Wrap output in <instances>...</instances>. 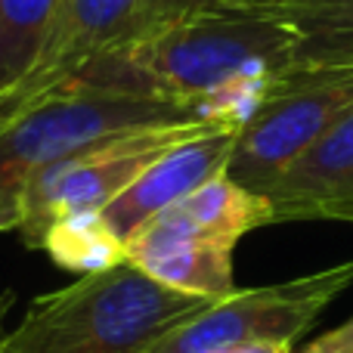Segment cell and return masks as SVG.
<instances>
[{"instance_id": "obj_1", "label": "cell", "mask_w": 353, "mask_h": 353, "mask_svg": "<svg viewBox=\"0 0 353 353\" xmlns=\"http://www.w3.org/2000/svg\"><path fill=\"white\" fill-rule=\"evenodd\" d=\"M292 28L270 12L208 10L140 31L59 90L134 93L245 124L292 68Z\"/></svg>"}, {"instance_id": "obj_2", "label": "cell", "mask_w": 353, "mask_h": 353, "mask_svg": "<svg viewBox=\"0 0 353 353\" xmlns=\"http://www.w3.org/2000/svg\"><path fill=\"white\" fill-rule=\"evenodd\" d=\"M211 304L171 292L124 261L34 298L0 353H152Z\"/></svg>"}, {"instance_id": "obj_3", "label": "cell", "mask_w": 353, "mask_h": 353, "mask_svg": "<svg viewBox=\"0 0 353 353\" xmlns=\"http://www.w3.org/2000/svg\"><path fill=\"white\" fill-rule=\"evenodd\" d=\"M186 118L201 115L161 99L81 87L50 93L47 99L28 105L0 130V232L19 230L25 189L53 161L118 130L174 124Z\"/></svg>"}, {"instance_id": "obj_4", "label": "cell", "mask_w": 353, "mask_h": 353, "mask_svg": "<svg viewBox=\"0 0 353 353\" xmlns=\"http://www.w3.org/2000/svg\"><path fill=\"white\" fill-rule=\"evenodd\" d=\"M223 121L230 118H186L174 124L118 130V134L99 137L74 149L65 159L53 161L47 171L31 180V186L22 195L19 232L25 245L37 248L41 236L62 217L105 211L165 152Z\"/></svg>"}, {"instance_id": "obj_5", "label": "cell", "mask_w": 353, "mask_h": 353, "mask_svg": "<svg viewBox=\"0 0 353 353\" xmlns=\"http://www.w3.org/2000/svg\"><path fill=\"white\" fill-rule=\"evenodd\" d=\"M353 109V65L288 68L242 124L226 176L261 192Z\"/></svg>"}, {"instance_id": "obj_6", "label": "cell", "mask_w": 353, "mask_h": 353, "mask_svg": "<svg viewBox=\"0 0 353 353\" xmlns=\"http://www.w3.org/2000/svg\"><path fill=\"white\" fill-rule=\"evenodd\" d=\"M353 282V263L325 267L263 288H239L176 329L152 353H217L251 341L292 344L313 329L319 313Z\"/></svg>"}, {"instance_id": "obj_7", "label": "cell", "mask_w": 353, "mask_h": 353, "mask_svg": "<svg viewBox=\"0 0 353 353\" xmlns=\"http://www.w3.org/2000/svg\"><path fill=\"white\" fill-rule=\"evenodd\" d=\"M143 10L146 0H65L41 65L22 87L0 97L6 124L16 121L28 105L56 93L74 72L140 34Z\"/></svg>"}, {"instance_id": "obj_8", "label": "cell", "mask_w": 353, "mask_h": 353, "mask_svg": "<svg viewBox=\"0 0 353 353\" xmlns=\"http://www.w3.org/2000/svg\"><path fill=\"white\" fill-rule=\"evenodd\" d=\"M239 130H242L239 121H223L165 152L128 192H121L105 211H99L109 230L121 242H128L146 220L171 208L174 201L186 199L208 180L226 174Z\"/></svg>"}, {"instance_id": "obj_9", "label": "cell", "mask_w": 353, "mask_h": 353, "mask_svg": "<svg viewBox=\"0 0 353 353\" xmlns=\"http://www.w3.org/2000/svg\"><path fill=\"white\" fill-rule=\"evenodd\" d=\"M257 195L270 201L273 223H353V109Z\"/></svg>"}, {"instance_id": "obj_10", "label": "cell", "mask_w": 353, "mask_h": 353, "mask_svg": "<svg viewBox=\"0 0 353 353\" xmlns=\"http://www.w3.org/2000/svg\"><path fill=\"white\" fill-rule=\"evenodd\" d=\"M236 242L199 236L152 217L124 242V257L171 292L223 301L239 292L232 273Z\"/></svg>"}, {"instance_id": "obj_11", "label": "cell", "mask_w": 353, "mask_h": 353, "mask_svg": "<svg viewBox=\"0 0 353 353\" xmlns=\"http://www.w3.org/2000/svg\"><path fill=\"white\" fill-rule=\"evenodd\" d=\"M155 217L171 226H180V230L211 239H226V242H239L245 232L273 223L270 201L263 195L251 192V189L239 186L226 174L208 180L205 186L189 192L186 199L174 201L171 208H165Z\"/></svg>"}, {"instance_id": "obj_12", "label": "cell", "mask_w": 353, "mask_h": 353, "mask_svg": "<svg viewBox=\"0 0 353 353\" xmlns=\"http://www.w3.org/2000/svg\"><path fill=\"white\" fill-rule=\"evenodd\" d=\"M62 10L65 0H0V97L34 74Z\"/></svg>"}, {"instance_id": "obj_13", "label": "cell", "mask_w": 353, "mask_h": 353, "mask_svg": "<svg viewBox=\"0 0 353 353\" xmlns=\"http://www.w3.org/2000/svg\"><path fill=\"white\" fill-rule=\"evenodd\" d=\"M270 16L292 28V68L353 65V0H316Z\"/></svg>"}, {"instance_id": "obj_14", "label": "cell", "mask_w": 353, "mask_h": 353, "mask_svg": "<svg viewBox=\"0 0 353 353\" xmlns=\"http://www.w3.org/2000/svg\"><path fill=\"white\" fill-rule=\"evenodd\" d=\"M62 270L78 276L103 273L124 263V242L109 230L103 214H72L62 217L41 236V245Z\"/></svg>"}, {"instance_id": "obj_15", "label": "cell", "mask_w": 353, "mask_h": 353, "mask_svg": "<svg viewBox=\"0 0 353 353\" xmlns=\"http://www.w3.org/2000/svg\"><path fill=\"white\" fill-rule=\"evenodd\" d=\"M208 10H220V0H146L140 31L174 22V19L195 16V12H208Z\"/></svg>"}, {"instance_id": "obj_16", "label": "cell", "mask_w": 353, "mask_h": 353, "mask_svg": "<svg viewBox=\"0 0 353 353\" xmlns=\"http://www.w3.org/2000/svg\"><path fill=\"white\" fill-rule=\"evenodd\" d=\"M301 353H353V316L338 329L319 335L307 347H301Z\"/></svg>"}, {"instance_id": "obj_17", "label": "cell", "mask_w": 353, "mask_h": 353, "mask_svg": "<svg viewBox=\"0 0 353 353\" xmlns=\"http://www.w3.org/2000/svg\"><path fill=\"white\" fill-rule=\"evenodd\" d=\"M316 3V0H220V10H248V12H279L292 6Z\"/></svg>"}, {"instance_id": "obj_18", "label": "cell", "mask_w": 353, "mask_h": 353, "mask_svg": "<svg viewBox=\"0 0 353 353\" xmlns=\"http://www.w3.org/2000/svg\"><path fill=\"white\" fill-rule=\"evenodd\" d=\"M217 353H294V347L276 341H251V344H236V347H223Z\"/></svg>"}, {"instance_id": "obj_19", "label": "cell", "mask_w": 353, "mask_h": 353, "mask_svg": "<svg viewBox=\"0 0 353 353\" xmlns=\"http://www.w3.org/2000/svg\"><path fill=\"white\" fill-rule=\"evenodd\" d=\"M6 128V115H3V109H0V130Z\"/></svg>"}]
</instances>
